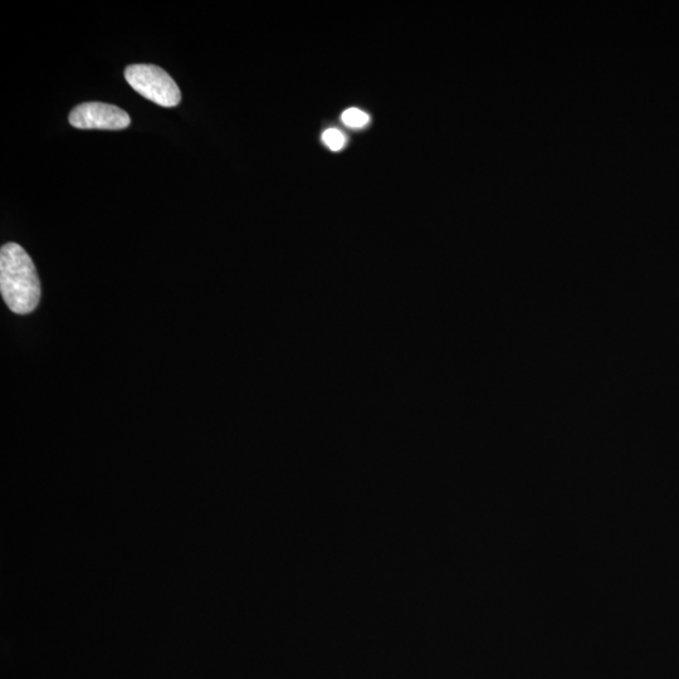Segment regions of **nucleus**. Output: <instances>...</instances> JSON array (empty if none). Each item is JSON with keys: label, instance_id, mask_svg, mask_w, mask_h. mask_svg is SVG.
Listing matches in <instances>:
<instances>
[{"label": "nucleus", "instance_id": "f257e3e1", "mask_svg": "<svg viewBox=\"0 0 679 679\" xmlns=\"http://www.w3.org/2000/svg\"><path fill=\"white\" fill-rule=\"evenodd\" d=\"M0 291L9 309L18 315L31 314L41 300V282L32 258L17 243L0 251Z\"/></svg>", "mask_w": 679, "mask_h": 679}, {"label": "nucleus", "instance_id": "f03ea898", "mask_svg": "<svg viewBox=\"0 0 679 679\" xmlns=\"http://www.w3.org/2000/svg\"><path fill=\"white\" fill-rule=\"evenodd\" d=\"M125 78L138 94L161 107H174L182 100L177 83L158 66H129L126 68Z\"/></svg>", "mask_w": 679, "mask_h": 679}, {"label": "nucleus", "instance_id": "7ed1b4c3", "mask_svg": "<svg viewBox=\"0 0 679 679\" xmlns=\"http://www.w3.org/2000/svg\"><path fill=\"white\" fill-rule=\"evenodd\" d=\"M68 120L73 127L82 130H124L131 122L130 116L120 107L102 102L76 106Z\"/></svg>", "mask_w": 679, "mask_h": 679}, {"label": "nucleus", "instance_id": "20e7f679", "mask_svg": "<svg viewBox=\"0 0 679 679\" xmlns=\"http://www.w3.org/2000/svg\"><path fill=\"white\" fill-rule=\"evenodd\" d=\"M341 120H343L346 126L359 129V127H364L369 124L370 116L366 114V112L353 107V109L344 111V114L341 115Z\"/></svg>", "mask_w": 679, "mask_h": 679}, {"label": "nucleus", "instance_id": "39448f33", "mask_svg": "<svg viewBox=\"0 0 679 679\" xmlns=\"http://www.w3.org/2000/svg\"><path fill=\"white\" fill-rule=\"evenodd\" d=\"M322 140H324L327 148L332 151H339L346 145V138L344 134L336 129L326 130L324 135H322Z\"/></svg>", "mask_w": 679, "mask_h": 679}]
</instances>
